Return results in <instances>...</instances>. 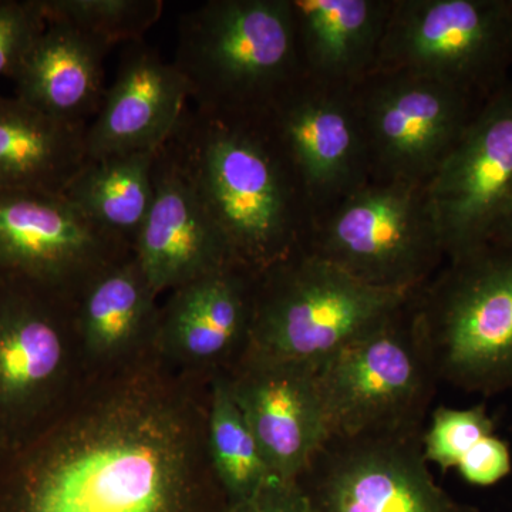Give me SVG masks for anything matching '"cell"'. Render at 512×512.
Here are the masks:
<instances>
[{
    "label": "cell",
    "mask_w": 512,
    "mask_h": 512,
    "mask_svg": "<svg viewBox=\"0 0 512 512\" xmlns=\"http://www.w3.org/2000/svg\"><path fill=\"white\" fill-rule=\"evenodd\" d=\"M200 440L170 394L121 390L29 458L20 512H205Z\"/></svg>",
    "instance_id": "6da1fadb"
},
{
    "label": "cell",
    "mask_w": 512,
    "mask_h": 512,
    "mask_svg": "<svg viewBox=\"0 0 512 512\" xmlns=\"http://www.w3.org/2000/svg\"><path fill=\"white\" fill-rule=\"evenodd\" d=\"M164 147L239 265L261 274L308 247L311 205L264 117L217 119L188 107Z\"/></svg>",
    "instance_id": "7a4b0ae2"
},
{
    "label": "cell",
    "mask_w": 512,
    "mask_h": 512,
    "mask_svg": "<svg viewBox=\"0 0 512 512\" xmlns=\"http://www.w3.org/2000/svg\"><path fill=\"white\" fill-rule=\"evenodd\" d=\"M173 64L200 113L262 119L303 76L289 0H208L178 23Z\"/></svg>",
    "instance_id": "3957f363"
},
{
    "label": "cell",
    "mask_w": 512,
    "mask_h": 512,
    "mask_svg": "<svg viewBox=\"0 0 512 512\" xmlns=\"http://www.w3.org/2000/svg\"><path fill=\"white\" fill-rule=\"evenodd\" d=\"M436 379L490 397L512 390V247L485 242L412 296Z\"/></svg>",
    "instance_id": "277c9868"
},
{
    "label": "cell",
    "mask_w": 512,
    "mask_h": 512,
    "mask_svg": "<svg viewBox=\"0 0 512 512\" xmlns=\"http://www.w3.org/2000/svg\"><path fill=\"white\" fill-rule=\"evenodd\" d=\"M410 298L370 288L301 249L256 275L254 318L245 352L316 367Z\"/></svg>",
    "instance_id": "5b68a950"
},
{
    "label": "cell",
    "mask_w": 512,
    "mask_h": 512,
    "mask_svg": "<svg viewBox=\"0 0 512 512\" xmlns=\"http://www.w3.org/2000/svg\"><path fill=\"white\" fill-rule=\"evenodd\" d=\"M309 252L356 281L414 295L447 255L426 184L376 181L315 222Z\"/></svg>",
    "instance_id": "8992f818"
},
{
    "label": "cell",
    "mask_w": 512,
    "mask_h": 512,
    "mask_svg": "<svg viewBox=\"0 0 512 512\" xmlns=\"http://www.w3.org/2000/svg\"><path fill=\"white\" fill-rule=\"evenodd\" d=\"M316 376L330 439L423 434L439 380L420 340L412 298L323 360Z\"/></svg>",
    "instance_id": "52a82bcc"
},
{
    "label": "cell",
    "mask_w": 512,
    "mask_h": 512,
    "mask_svg": "<svg viewBox=\"0 0 512 512\" xmlns=\"http://www.w3.org/2000/svg\"><path fill=\"white\" fill-rule=\"evenodd\" d=\"M511 64L504 0H393L373 72L417 74L484 103Z\"/></svg>",
    "instance_id": "ba28073f"
},
{
    "label": "cell",
    "mask_w": 512,
    "mask_h": 512,
    "mask_svg": "<svg viewBox=\"0 0 512 512\" xmlns=\"http://www.w3.org/2000/svg\"><path fill=\"white\" fill-rule=\"evenodd\" d=\"M130 249L64 197L0 190V282L76 308L87 286Z\"/></svg>",
    "instance_id": "9c48e42d"
},
{
    "label": "cell",
    "mask_w": 512,
    "mask_h": 512,
    "mask_svg": "<svg viewBox=\"0 0 512 512\" xmlns=\"http://www.w3.org/2000/svg\"><path fill=\"white\" fill-rule=\"evenodd\" d=\"M353 97L372 180L426 185L483 104L437 80L383 70L353 86Z\"/></svg>",
    "instance_id": "30bf717a"
},
{
    "label": "cell",
    "mask_w": 512,
    "mask_h": 512,
    "mask_svg": "<svg viewBox=\"0 0 512 512\" xmlns=\"http://www.w3.org/2000/svg\"><path fill=\"white\" fill-rule=\"evenodd\" d=\"M427 192L447 259L490 242L512 210V83L481 104Z\"/></svg>",
    "instance_id": "8fae6325"
},
{
    "label": "cell",
    "mask_w": 512,
    "mask_h": 512,
    "mask_svg": "<svg viewBox=\"0 0 512 512\" xmlns=\"http://www.w3.org/2000/svg\"><path fill=\"white\" fill-rule=\"evenodd\" d=\"M421 436L333 437L299 481L318 512H480L436 483Z\"/></svg>",
    "instance_id": "7c38bea8"
},
{
    "label": "cell",
    "mask_w": 512,
    "mask_h": 512,
    "mask_svg": "<svg viewBox=\"0 0 512 512\" xmlns=\"http://www.w3.org/2000/svg\"><path fill=\"white\" fill-rule=\"evenodd\" d=\"M264 119L301 181L315 222L372 180L353 87L302 76Z\"/></svg>",
    "instance_id": "4fadbf2b"
},
{
    "label": "cell",
    "mask_w": 512,
    "mask_h": 512,
    "mask_svg": "<svg viewBox=\"0 0 512 512\" xmlns=\"http://www.w3.org/2000/svg\"><path fill=\"white\" fill-rule=\"evenodd\" d=\"M225 377L274 476L301 480L330 440L316 367L244 352Z\"/></svg>",
    "instance_id": "5bb4252c"
},
{
    "label": "cell",
    "mask_w": 512,
    "mask_h": 512,
    "mask_svg": "<svg viewBox=\"0 0 512 512\" xmlns=\"http://www.w3.org/2000/svg\"><path fill=\"white\" fill-rule=\"evenodd\" d=\"M131 254L157 296L238 264L194 187L164 146L157 154L153 204Z\"/></svg>",
    "instance_id": "9a60e30c"
},
{
    "label": "cell",
    "mask_w": 512,
    "mask_h": 512,
    "mask_svg": "<svg viewBox=\"0 0 512 512\" xmlns=\"http://www.w3.org/2000/svg\"><path fill=\"white\" fill-rule=\"evenodd\" d=\"M190 92L173 62L144 42L127 45L113 84L86 128L87 160L158 150L188 109Z\"/></svg>",
    "instance_id": "2e32d148"
},
{
    "label": "cell",
    "mask_w": 512,
    "mask_h": 512,
    "mask_svg": "<svg viewBox=\"0 0 512 512\" xmlns=\"http://www.w3.org/2000/svg\"><path fill=\"white\" fill-rule=\"evenodd\" d=\"M256 275L232 264L171 291L158 316V346L190 365L234 366L251 336Z\"/></svg>",
    "instance_id": "e0dca14e"
},
{
    "label": "cell",
    "mask_w": 512,
    "mask_h": 512,
    "mask_svg": "<svg viewBox=\"0 0 512 512\" xmlns=\"http://www.w3.org/2000/svg\"><path fill=\"white\" fill-rule=\"evenodd\" d=\"M73 315L72 306L0 282V413H32L56 389Z\"/></svg>",
    "instance_id": "ac0fdd59"
},
{
    "label": "cell",
    "mask_w": 512,
    "mask_h": 512,
    "mask_svg": "<svg viewBox=\"0 0 512 512\" xmlns=\"http://www.w3.org/2000/svg\"><path fill=\"white\" fill-rule=\"evenodd\" d=\"M109 50L66 23L46 20L12 74L16 99L53 119L89 126L106 94L104 59Z\"/></svg>",
    "instance_id": "d6986e66"
},
{
    "label": "cell",
    "mask_w": 512,
    "mask_h": 512,
    "mask_svg": "<svg viewBox=\"0 0 512 512\" xmlns=\"http://www.w3.org/2000/svg\"><path fill=\"white\" fill-rule=\"evenodd\" d=\"M303 76L353 87L375 69L393 0H289Z\"/></svg>",
    "instance_id": "ffe728a7"
},
{
    "label": "cell",
    "mask_w": 512,
    "mask_h": 512,
    "mask_svg": "<svg viewBox=\"0 0 512 512\" xmlns=\"http://www.w3.org/2000/svg\"><path fill=\"white\" fill-rule=\"evenodd\" d=\"M86 128L0 96V190L64 194L86 164Z\"/></svg>",
    "instance_id": "44dd1931"
},
{
    "label": "cell",
    "mask_w": 512,
    "mask_h": 512,
    "mask_svg": "<svg viewBox=\"0 0 512 512\" xmlns=\"http://www.w3.org/2000/svg\"><path fill=\"white\" fill-rule=\"evenodd\" d=\"M156 299L133 254L101 272L74 308V329L89 355L113 360L156 339Z\"/></svg>",
    "instance_id": "7402d4cb"
},
{
    "label": "cell",
    "mask_w": 512,
    "mask_h": 512,
    "mask_svg": "<svg viewBox=\"0 0 512 512\" xmlns=\"http://www.w3.org/2000/svg\"><path fill=\"white\" fill-rule=\"evenodd\" d=\"M158 150L87 160L64 197L97 228L133 251L154 200Z\"/></svg>",
    "instance_id": "603a6c76"
},
{
    "label": "cell",
    "mask_w": 512,
    "mask_h": 512,
    "mask_svg": "<svg viewBox=\"0 0 512 512\" xmlns=\"http://www.w3.org/2000/svg\"><path fill=\"white\" fill-rule=\"evenodd\" d=\"M205 446L212 477L227 504L251 497L278 478L235 403L225 375L217 376L212 384L205 419Z\"/></svg>",
    "instance_id": "cb8c5ba5"
},
{
    "label": "cell",
    "mask_w": 512,
    "mask_h": 512,
    "mask_svg": "<svg viewBox=\"0 0 512 512\" xmlns=\"http://www.w3.org/2000/svg\"><path fill=\"white\" fill-rule=\"evenodd\" d=\"M46 20L66 23L107 47L143 42L161 19L163 0H40Z\"/></svg>",
    "instance_id": "d4e9b609"
},
{
    "label": "cell",
    "mask_w": 512,
    "mask_h": 512,
    "mask_svg": "<svg viewBox=\"0 0 512 512\" xmlns=\"http://www.w3.org/2000/svg\"><path fill=\"white\" fill-rule=\"evenodd\" d=\"M491 434H495V421L484 404L470 409L439 407L423 431L421 448L427 463L448 471L457 468L461 458Z\"/></svg>",
    "instance_id": "484cf974"
},
{
    "label": "cell",
    "mask_w": 512,
    "mask_h": 512,
    "mask_svg": "<svg viewBox=\"0 0 512 512\" xmlns=\"http://www.w3.org/2000/svg\"><path fill=\"white\" fill-rule=\"evenodd\" d=\"M45 28L40 0H0V76L12 77Z\"/></svg>",
    "instance_id": "4316f807"
},
{
    "label": "cell",
    "mask_w": 512,
    "mask_h": 512,
    "mask_svg": "<svg viewBox=\"0 0 512 512\" xmlns=\"http://www.w3.org/2000/svg\"><path fill=\"white\" fill-rule=\"evenodd\" d=\"M466 483L476 487H491L510 476L512 456L507 441L491 434L461 458L456 468Z\"/></svg>",
    "instance_id": "83f0119b"
},
{
    "label": "cell",
    "mask_w": 512,
    "mask_h": 512,
    "mask_svg": "<svg viewBox=\"0 0 512 512\" xmlns=\"http://www.w3.org/2000/svg\"><path fill=\"white\" fill-rule=\"evenodd\" d=\"M225 512H318V510L301 481L274 478L251 497L238 503L228 504Z\"/></svg>",
    "instance_id": "f1b7e54d"
},
{
    "label": "cell",
    "mask_w": 512,
    "mask_h": 512,
    "mask_svg": "<svg viewBox=\"0 0 512 512\" xmlns=\"http://www.w3.org/2000/svg\"><path fill=\"white\" fill-rule=\"evenodd\" d=\"M490 241L512 247V210L508 212L507 217H505L503 222L495 229L494 235L491 237Z\"/></svg>",
    "instance_id": "f546056e"
},
{
    "label": "cell",
    "mask_w": 512,
    "mask_h": 512,
    "mask_svg": "<svg viewBox=\"0 0 512 512\" xmlns=\"http://www.w3.org/2000/svg\"><path fill=\"white\" fill-rule=\"evenodd\" d=\"M505 9H507L508 19H510V23L512 26V0H504Z\"/></svg>",
    "instance_id": "4dcf8cb0"
}]
</instances>
